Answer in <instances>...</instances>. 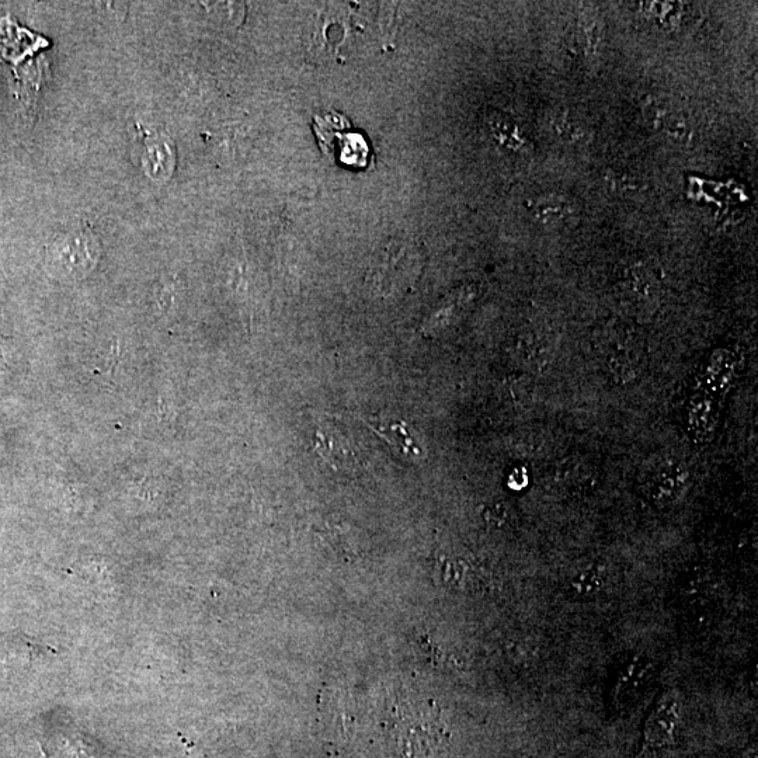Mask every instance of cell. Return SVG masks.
<instances>
[{
	"instance_id": "obj_10",
	"label": "cell",
	"mask_w": 758,
	"mask_h": 758,
	"mask_svg": "<svg viewBox=\"0 0 758 758\" xmlns=\"http://www.w3.org/2000/svg\"><path fill=\"white\" fill-rule=\"evenodd\" d=\"M510 513L507 506L504 504H495V506L489 507L485 513L486 521L489 524L495 525V527H502L509 521Z\"/></svg>"
},
{
	"instance_id": "obj_3",
	"label": "cell",
	"mask_w": 758,
	"mask_h": 758,
	"mask_svg": "<svg viewBox=\"0 0 758 758\" xmlns=\"http://www.w3.org/2000/svg\"><path fill=\"white\" fill-rule=\"evenodd\" d=\"M688 474L683 465L670 464L657 469L652 478L648 481L646 492L653 503L666 504L673 503L678 495L686 488Z\"/></svg>"
},
{
	"instance_id": "obj_11",
	"label": "cell",
	"mask_w": 758,
	"mask_h": 758,
	"mask_svg": "<svg viewBox=\"0 0 758 758\" xmlns=\"http://www.w3.org/2000/svg\"><path fill=\"white\" fill-rule=\"evenodd\" d=\"M0 356H2V353H0ZM0 361H2V357H0Z\"/></svg>"
},
{
	"instance_id": "obj_1",
	"label": "cell",
	"mask_w": 758,
	"mask_h": 758,
	"mask_svg": "<svg viewBox=\"0 0 758 758\" xmlns=\"http://www.w3.org/2000/svg\"><path fill=\"white\" fill-rule=\"evenodd\" d=\"M314 132L323 154L330 161L354 170L367 168L371 158L370 144L342 114L336 111L318 114L314 120Z\"/></svg>"
},
{
	"instance_id": "obj_9",
	"label": "cell",
	"mask_w": 758,
	"mask_h": 758,
	"mask_svg": "<svg viewBox=\"0 0 758 758\" xmlns=\"http://www.w3.org/2000/svg\"><path fill=\"white\" fill-rule=\"evenodd\" d=\"M554 131L562 139H570V141H572V139H577L582 135V132L579 131V128L576 127L575 123L565 116L555 117Z\"/></svg>"
},
{
	"instance_id": "obj_5",
	"label": "cell",
	"mask_w": 758,
	"mask_h": 758,
	"mask_svg": "<svg viewBox=\"0 0 758 758\" xmlns=\"http://www.w3.org/2000/svg\"><path fill=\"white\" fill-rule=\"evenodd\" d=\"M88 246L83 241H66L64 245L59 246L58 253H55L54 259L58 260V269L62 274H83L86 273L93 260L90 259Z\"/></svg>"
},
{
	"instance_id": "obj_4",
	"label": "cell",
	"mask_w": 758,
	"mask_h": 758,
	"mask_svg": "<svg viewBox=\"0 0 758 758\" xmlns=\"http://www.w3.org/2000/svg\"><path fill=\"white\" fill-rule=\"evenodd\" d=\"M316 438H318V443H316L318 451L333 467H346L349 462L356 461L358 455L356 447L342 431L329 427V429L319 430Z\"/></svg>"
},
{
	"instance_id": "obj_2",
	"label": "cell",
	"mask_w": 758,
	"mask_h": 758,
	"mask_svg": "<svg viewBox=\"0 0 758 758\" xmlns=\"http://www.w3.org/2000/svg\"><path fill=\"white\" fill-rule=\"evenodd\" d=\"M680 722L681 705L677 695L664 694L646 721L645 746L652 750L674 746Z\"/></svg>"
},
{
	"instance_id": "obj_7",
	"label": "cell",
	"mask_w": 758,
	"mask_h": 758,
	"mask_svg": "<svg viewBox=\"0 0 758 758\" xmlns=\"http://www.w3.org/2000/svg\"><path fill=\"white\" fill-rule=\"evenodd\" d=\"M603 587L604 577L596 569L582 570L569 582L570 593L579 598L597 596Z\"/></svg>"
},
{
	"instance_id": "obj_8",
	"label": "cell",
	"mask_w": 758,
	"mask_h": 758,
	"mask_svg": "<svg viewBox=\"0 0 758 758\" xmlns=\"http://www.w3.org/2000/svg\"><path fill=\"white\" fill-rule=\"evenodd\" d=\"M537 214L541 221H562L568 217L570 210L561 198L551 197L538 203Z\"/></svg>"
},
{
	"instance_id": "obj_6",
	"label": "cell",
	"mask_w": 758,
	"mask_h": 758,
	"mask_svg": "<svg viewBox=\"0 0 758 758\" xmlns=\"http://www.w3.org/2000/svg\"><path fill=\"white\" fill-rule=\"evenodd\" d=\"M375 431H377L378 436L385 438L389 444L394 445L396 450L405 457L415 460L416 457L422 455V452L416 447L415 440L405 430V424H388V426L379 427Z\"/></svg>"
}]
</instances>
